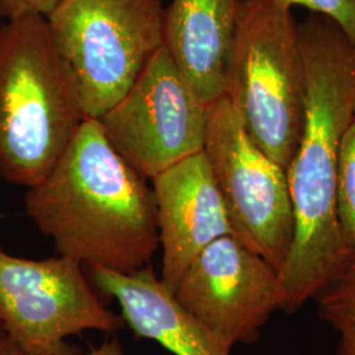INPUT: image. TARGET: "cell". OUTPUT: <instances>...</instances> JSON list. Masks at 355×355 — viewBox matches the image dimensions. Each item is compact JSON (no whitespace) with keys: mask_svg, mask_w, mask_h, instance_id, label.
I'll return each mask as SVG.
<instances>
[{"mask_svg":"<svg viewBox=\"0 0 355 355\" xmlns=\"http://www.w3.org/2000/svg\"><path fill=\"white\" fill-rule=\"evenodd\" d=\"M305 76L304 127L287 168L293 241L279 271L283 311L295 313L353 267L337 204L341 140L355 114V41L312 13L297 26Z\"/></svg>","mask_w":355,"mask_h":355,"instance_id":"1","label":"cell"},{"mask_svg":"<svg viewBox=\"0 0 355 355\" xmlns=\"http://www.w3.org/2000/svg\"><path fill=\"white\" fill-rule=\"evenodd\" d=\"M26 215L58 255L132 274L159 248L152 187L87 119L51 173L26 190Z\"/></svg>","mask_w":355,"mask_h":355,"instance_id":"2","label":"cell"},{"mask_svg":"<svg viewBox=\"0 0 355 355\" xmlns=\"http://www.w3.org/2000/svg\"><path fill=\"white\" fill-rule=\"evenodd\" d=\"M87 120L74 76L42 15L0 24V180L32 187Z\"/></svg>","mask_w":355,"mask_h":355,"instance_id":"3","label":"cell"},{"mask_svg":"<svg viewBox=\"0 0 355 355\" xmlns=\"http://www.w3.org/2000/svg\"><path fill=\"white\" fill-rule=\"evenodd\" d=\"M225 95L254 144L286 171L304 127L299 29L282 0H241Z\"/></svg>","mask_w":355,"mask_h":355,"instance_id":"4","label":"cell"},{"mask_svg":"<svg viewBox=\"0 0 355 355\" xmlns=\"http://www.w3.org/2000/svg\"><path fill=\"white\" fill-rule=\"evenodd\" d=\"M162 0H60L45 17L87 119H99L164 46Z\"/></svg>","mask_w":355,"mask_h":355,"instance_id":"5","label":"cell"},{"mask_svg":"<svg viewBox=\"0 0 355 355\" xmlns=\"http://www.w3.org/2000/svg\"><path fill=\"white\" fill-rule=\"evenodd\" d=\"M203 152L233 236L279 272L295 232L287 171L254 144L227 95L208 104Z\"/></svg>","mask_w":355,"mask_h":355,"instance_id":"6","label":"cell"},{"mask_svg":"<svg viewBox=\"0 0 355 355\" xmlns=\"http://www.w3.org/2000/svg\"><path fill=\"white\" fill-rule=\"evenodd\" d=\"M0 324L26 354L69 355V337L114 333L124 320L103 304L82 263L64 255L28 259L0 248Z\"/></svg>","mask_w":355,"mask_h":355,"instance_id":"7","label":"cell"},{"mask_svg":"<svg viewBox=\"0 0 355 355\" xmlns=\"http://www.w3.org/2000/svg\"><path fill=\"white\" fill-rule=\"evenodd\" d=\"M207 114L208 104L191 91L162 46L98 121L114 152L152 180L203 150Z\"/></svg>","mask_w":355,"mask_h":355,"instance_id":"8","label":"cell"},{"mask_svg":"<svg viewBox=\"0 0 355 355\" xmlns=\"http://www.w3.org/2000/svg\"><path fill=\"white\" fill-rule=\"evenodd\" d=\"M173 293L230 349L257 343L268 320L284 306L279 272L232 234L205 246Z\"/></svg>","mask_w":355,"mask_h":355,"instance_id":"9","label":"cell"},{"mask_svg":"<svg viewBox=\"0 0 355 355\" xmlns=\"http://www.w3.org/2000/svg\"><path fill=\"white\" fill-rule=\"evenodd\" d=\"M152 182L162 248L161 280L174 291L192 259L211 242L233 236V230L203 150Z\"/></svg>","mask_w":355,"mask_h":355,"instance_id":"10","label":"cell"},{"mask_svg":"<svg viewBox=\"0 0 355 355\" xmlns=\"http://www.w3.org/2000/svg\"><path fill=\"white\" fill-rule=\"evenodd\" d=\"M241 0H171L164 46L191 91L205 104L227 92Z\"/></svg>","mask_w":355,"mask_h":355,"instance_id":"11","label":"cell"},{"mask_svg":"<svg viewBox=\"0 0 355 355\" xmlns=\"http://www.w3.org/2000/svg\"><path fill=\"white\" fill-rule=\"evenodd\" d=\"M89 268L95 286L119 303L121 318L137 337L155 341L174 355H230L232 349L178 303L152 267L132 274Z\"/></svg>","mask_w":355,"mask_h":355,"instance_id":"12","label":"cell"},{"mask_svg":"<svg viewBox=\"0 0 355 355\" xmlns=\"http://www.w3.org/2000/svg\"><path fill=\"white\" fill-rule=\"evenodd\" d=\"M316 300L318 318L338 333L334 355H355V267Z\"/></svg>","mask_w":355,"mask_h":355,"instance_id":"13","label":"cell"},{"mask_svg":"<svg viewBox=\"0 0 355 355\" xmlns=\"http://www.w3.org/2000/svg\"><path fill=\"white\" fill-rule=\"evenodd\" d=\"M337 204L343 239L352 254L355 267V114L341 140Z\"/></svg>","mask_w":355,"mask_h":355,"instance_id":"14","label":"cell"},{"mask_svg":"<svg viewBox=\"0 0 355 355\" xmlns=\"http://www.w3.org/2000/svg\"><path fill=\"white\" fill-rule=\"evenodd\" d=\"M287 6H300L331 19L355 41V0H282Z\"/></svg>","mask_w":355,"mask_h":355,"instance_id":"15","label":"cell"},{"mask_svg":"<svg viewBox=\"0 0 355 355\" xmlns=\"http://www.w3.org/2000/svg\"><path fill=\"white\" fill-rule=\"evenodd\" d=\"M60 0H0V16L13 19L24 15L46 16Z\"/></svg>","mask_w":355,"mask_h":355,"instance_id":"16","label":"cell"},{"mask_svg":"<svg viewBox=\"0 0 355 355\" xmlns=\"http://www.w3.org/2000/svg\"><path fill=\"white\" fill-rule=\"evenodd\" d=\"M69 355H125L124 354V349L123 345L117 340V338H111L105 343H103L101 346L91 349L87 353L85 354H73Z\"/></svg>","mask_w":355,"mask_h":355,"instance_id":"17","label":"cell"},{"mask_svg":"<svg viewBox=\"0 0 355 355\" xmlns=\"http://www.w3.org/2000/svg\"><path fill=\"white\" fill-rule=\"evenodd\" d=\"M0 355H28L13 343L11 338H8L6 334L0 337Z\"/></svg>","mask_w":355,"mask_h":355,"instance_id":"18","label":"cell"},{"mask_svg":"<svg viewBox=\"0 0 355 355\" xmlns=\"http://www.w3.org/2000/svg\"><path fill=\"white\" fill-rule=\"evenodd\" d=\"M4 334V331H3V327H1V324H0V337Z\"/></svg>","mask_w":355,"mask_h":355,"instance_id":"19","label":"cell"}]
</instances>
